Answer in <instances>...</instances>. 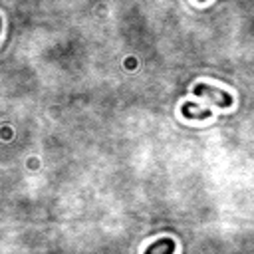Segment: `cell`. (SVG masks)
I'll list each match as a JSON object with an SVG mask.
<instances>
[{
	"mask_svg": "<svg viewBox=\"0 0 254 254\" xmlns=\"http://www.w3.org/2000/svg\"><path fill=\"white\" fill-rule=\"evenodd\" d=\"M0 30H2V20H0Z\"/></svg>",
	"mask_w": 254,
	"mask_h": 254,
	"instance_id": "cell-4",
	"label": "cell"
},
{
	"mask_svg": "<svg viewBox=\"0 0 254 254\" xmlns=\"http://www.w3.org/2000/svg\"><path fill=\"white\" fill-rule=\"evenodd\" d=\"M192 93H194L196 97H202V99L212 101L214 105H218V107H222V109H228V107H232V103H234L232 93H228V91H224V89H220V87L202 83V81L194 83Z\"/></svg>",
	"mask_w": 254,
	"mask_h": 254,
	"instance_id": "cell-1",
	"label": "cell"
},
{
	"mask_svg": "<svg viewBox=\"0 0 254 254\" xmlns=\"http://www.w3.org/2000/svg\"><path fill=\"white\" fill-rule=\"evenodd\" d=\"M196 2H206V0H196Z\"/></svg>",
	"mask_w": 254,
	"mask_h": 254,
	"instance_id": "cell-5",
	"label": "cell"
},
{
	"mask_svg": "<svg viewBox=\"0 0 254 254\" xmlns=\"http://www.w3.org/2000/svg\"><path fill=\"white\" fill-rule=\"evenodd\" d=\"M181 113H183V117H187V119H208V117L212 115V111H210L208 107H200V105H196V103H192V101L183 103Z\"/></svg>",
	"mask_w": 254,
	"mask_h": 254,
	"instance_id": "cell-2",
	"label": "cell"
},
{
	"mask_svg": "<svg viewBox=\"0 0 254 254\" xmlns=\"http://www.w3.org/2000/svg\"><path fill=\"white\" fill-rule=\"evenodd\" d=\"M145 252H165V254H171V252H175V242H173V238H161V240H157V242H153V244H149L147 248H145Z\"/></svg>",
	"mask_w": 254,
	"mask_h": 254,
	"instance_id": "cell-3",
	"label": "cell"
}]
</instances>
